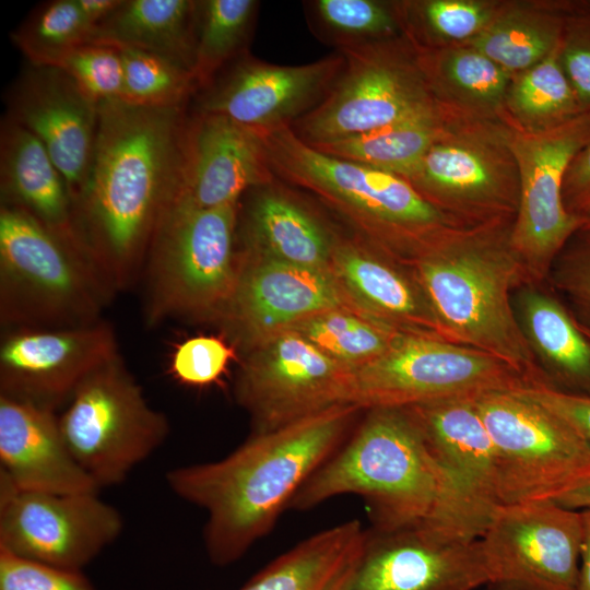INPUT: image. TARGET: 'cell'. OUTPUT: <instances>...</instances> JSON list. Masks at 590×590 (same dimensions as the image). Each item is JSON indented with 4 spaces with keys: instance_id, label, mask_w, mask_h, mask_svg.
<instances>
[{
    "instance_id": "28",
    "label": "cell",
    "mask_w": 590,
    "mask_h": 590,
    "mask_svg": "<svg viewBox=\"0 0 590 590\" xmlns=\"http://www.w3.org/2000/svg\"><path fill=\"white\" fill-rule=\"evenodd\" d=\"M415 51L428 88L442 109L507 123L504 103L511 73L468 45Z\"/></svg>"
},
{
    "instance_id": "11",
    "label": "cell",
    "mask_w": 590,
    "mask_h": 590,
    "mask_svg": "<svg viewBox=\"0 0 590 590\" xmlns=\"http://www.w3.org/2000/svg\"><path fill=\"white\" fill-rule=\"evenodd\" d=\"M339 52L344 64L328 94L291 125L306 143L375 130L439 106L404 35Z\"/></svg>"
},
{
    "instance_id": "14",
    "label": "cell",
    "mask_w": 590,
    "mask_h": 590,
    "mask_svg": "<svg viewBox=\"0 0 590 590\" xmlns=\"http://www.w3.org/2000/svg\"><path fill=\"white\" fill-rule=\"evenodd\" d=\"M352 370L293 330L249 347L235 394L255 432H271L350 403Z\"/></svg>"
},
{
    "instance_id": "8",
    "label": "cell",
    "mask_w": 590,
    "mask_h": 590,
    "mask_svg": "<svg viewBox=\"0 0 590 590\" xmlns=\"http://www.w3.org/2000/svg\"><path fill=\"white\" fill-rule=\"evenodd\" d=\"M504 121L449 116L405 178L437 210L461 226L515 220L519 173Z\"/></svg>"
},
{
    "instance_id": "32",
    "label": "cell",
    "mask_w": 590,
    "mask_h": 590,
    "mask_svg": "<svg viewBox=\"0 0 590 590\" xmlns=\"http://www.w3.org/2000/svg\"><path fill=\"white\" fill-rule=\"evenodd\" d=\"M575 0H503L489 25L464 44L509 73L524 71L557 47Z\"/></svg>"
},
{
    "instance_id": "50",
    "label": "cell",
    "mask_w": 590,
    "mask_h": 590,
    "mask_svg": "<svg viewBox=\"0 0 590 590\" xmlns=\"http://www.w3.org/2000/svg\"><path fill=\"white\" fill-rule=\"evenodd\" d=\"M554 503L576 510L590 507V477L555 499Z\"/></svg>"
},
{
    "instance_id": "42",
    "label": "cell",
    "mask_w": 590,
    "mask_h": 590,
    "mask_svg": "<svg viewBox=\"0 0 590 590\" xmlns=\"http://www.w3.org/2000/svg\"><path fill=\"white\" fill-rule=\"evenodd\" d=\"M560 66L582 113H590V0H575L558 45Z\"/></svg>"
},
{
    "instance_id": "2",
    "label": "cell",
    "mask_w": 590,
    "mask_h": 590,
    "mask_svg": "<svg viewBox=\"0 0 590 590\" xmlns=\"http://www.w3.org/2000/svg\"><path fill=\"white\" fill-rule=\"evenodd\" d=\"M358 410L337 405L252 434L221 460L166 473L177 497L206 512L203 543L213 565L234 564L273 529L303 484L346 439Z\"/></svg>"
},
{
    "instance_id": "22",
    "label": "cell",
    "mask_w": 590,
    "mask_h": 590,
    "mask_svg": "<svg viewBox=\"0 0 590 590\" xmlns=\"http://www.w3.org/2000/svg\"><path fill=\"white\" fill-rule=\"evenodd\" d=\"M182 149L177 198L197 208L238 203L249 190L274 181L260 132L225 116L188 114Z\"/></svg>"
},
{
    "instance_id": "44",
    "label": "cell",
    "mask_w": 590,
    "mask_h": 590,
    "mask_svg": "<svg viewBox=\"0 0 590 590\" xmlns=\"http://www.w3.org/2000/svg\"><path fill=\"white\" fill-rule=\"evenodd\" d=\"M0 590H96L83 571L57 568L0 548Z\"/></svg>"
},
{
    "instance_id": "46",
    "label": "cell",
    "mask_w": 590,
    "mask_h": 590,
    "mask_svg": "<svg viewBox=\"0 0 590 590\" xmlns=\"http://www.w3.org/2000/svg\"><path fill=\"white\" fill-rule=\"evenodd\" d=\"M510 391L553 413L590 447V394L566 391L544 380Z\"/></svg>"
},
{
    "instance_id": "18",
    "label": "cell",
    "mask_w": 590,
    "mask_h": 590,
    "mask_svg": "<svg viewBox=\"0 0 590 590\" xmlns=\"http://www.w3.org/2000/svg\"><path fill=\"white\" fill-rule=\"evenodd\" d=\"M119 356L109 323L7 329L0 345V396L57 412L95 369Z\"/></svg>"
},
{
    "instance_id": "35",
    "label": "cell",
    "mask_w": 590,
    "mask_h": 590,
    "mask_svg": "<svg viewBox=\"0 0 590 590\" xmlns=\"http://www.w3.org/2000/svg\"><path fill=\"white\" fill-rule=\"evenodd\" d=\"M255 0H201L192 75L197 93L246 55L258 15Z\"/></svg>"
},
{
    "instance_id": "39",
    "label": "cell",
    "mask_w": 590,
    "mask_h": 590,
    "mask_svg": "<svg viewBox=\"0 0 590 590\" xmlns=\"http://www.w3.org/2000/svg\"><path fill=\"white\" fill-rule=\"evenodd\" d=\"M94 31L78 0H51L37 5L11 39L28 63L57 67L70 51L88 43Z\"/></svg>"
},
{
    "instance_id": "37",
    "label": "cell",
    "mask_w": 590,
    "mask_h": 590,
    "mask_svg": "<svg viewBox=\"0 0 590 590\" xmlns=\"http://www.w3.org/2000/svg\"><path fill=\"white\" fill-rule=\"evenodd\" d=\"M311 32L339 50L403 36L397 0L304 2Z\"/></svg>"
},
{
    "instance_id": "24",
    "label": "cell",
    "mask_w": 590,
    "mask_h": 590,
    "mask_svg": "<svg viewBox=\"0 0 590 590\" xmlns=\"http://www.w3.org/2000/svg\"><path fill=\"white\" fill-rule=\"evenodd\" d=\"M394 261L384 251L337 239L331 270L365 316L399 332L446 340L412 273Z\"/></svg>"
},
{
    "instance_id": "27",
    "label": "cell",
    "mask_w": 590,
    "mask_h": 590,
    "mask_svg": "<svg viewBox=\"0 0 590 590\" xmlns=\"http://www.w3.org/2000/svg\"><path fill=\"white\" fill-rule=\"evenodd\" d=\"M273 182L253 188L255 193L246 205L245 250L299 267L331 269L337 238L309 210L276 189Z\"/></svg>"
},
{
    "instance_id": "33",
    "label": "cell",
    "mask_w": 590,
    "mask_h": 590,
    "mask_svg": "<svg viewBox=\"0 0 590 590\" xmlns=\"http://www.w3.org/2000/svg\"><path fill=\"white\" fill-rule=\"evenodd\" d=\"M448 116L449 113L438 106L375 130L310 145L334 157L405 179L437 138Z\"/></svg>"
},
{
    "instance_id": "21",
    "label": "cell",
    "mask_w": 590,
    "mask_h": 590,
    "mask_svg": "<svg viewBox=\"0 0 590 590\" xmlns=\"http://www.w3.org/2000/svg\"><path fill=\"white\" fill-rule=\"evenodd\" d=\"M7 106L5 116L46 149L75 204L92 164L99 106L61 69L31 63L9 90Z\"/></svg>"
},
{
    "instance_id": "34",
    "label": "cell",
    "mask_w": 590,
    "mask_h": 590,
    "mask_svg": "<svg viewBox=\"0 0 590 590\" xmlns=\"http://www.w3.org/2000/svg\"><path fill=\"white\" fill-rule=\"evenodd\" d=\"M504 109L509 127L526 132L548 130L582 114L560 66L558 47L539 63L511 75Z\"/></svg>"
},
{
    "instance_id": "12",
    "label": "cell",
    "mask_w": 590,
    "mask_h": 590,
    "mask_svg": "<svg viewBox=\"0 0 590 590\" xmlns=\"http://www.w3.org/2000/svg\"><path fill=\"white\" fill-rule=\"evenodd\" d=\"M474 403L495 445L502 506L554 502L590 477V447L553 413L506 390Z\"/></svg>"
},
{
    "instance_id": "30",
    "label": "cell",
    "mask_w": 590,
    "mask_h": 590,
    "mask_svg": "<svg viewBox=\"0 0 590 590\" xmlns=\"http://www.w3.org/2000/svg\"><path fill=\"white\" fill-rule=\"evenodd\" d=\"M535 285L518 288L514 307L520 328L553 386L590 394V340L576 318Z\"/></svg>"
},
{
    "instance_id": "10",
    "label": "cell",
    "mask_w": 590,
    "mask_h": 590,
    "mask_svg": "<svg viewBox=\"0 0 590 590\" xmlns=\"http://www.w3.org/2000/svg\"><path fill=\"white\" fill-rule=\"evenodd\" d=\"M529 378L480 350L415 333L399 332L377 358L353 368L350 403L397 408L516 390Z\"/></svg>"
},
{
    "instance_id": "49",
    "label": "cell",
    "mask_w": 590,
    "mask_h": 590,
    "mask_svg": "<svg viewBox=\"0 0 590 590\" xmlns=\"http://www.w3.org/2000/svg\"><path fill=\"white\" fill-rule=\"evenodd\" d=\"M82 11L95 28L121 3V0H78Z\"/></svg>"
},
{
    "instance_id": "5",
    "label": "cell",
    "mask_w": 590,
    "mask_h": 590,
    "mask_svg": "<svg viewBox=\"0 0 590 590\" xmlns=\"http://www.w3.org/2000/svg\"><path fill=\"white\" fill-rule=\"evenodd\" d=\"M258 131L274 176L334 206L399 262L445 228L461 226L399 175L322 153L299 139L291 126Z\"/></svg>"
},
{
    "instance_id": "13",
    "label": "cell",
    "mask_w": 590,
    "mask_h": 590,
    "mask_svg": "<svg viewBox=\"0 0 590 590\" xmlns=\"http://www.w3.org/2000/svg\"><path fill=\"white\" fill-rule=\"evenodd\" d=\"M589 142L590 113L544 131L510 129L520 184L510 245L529 284L550 276L557 257L583 224L566 211L563 184L570 162Z\"/></svg>"
},
{
    "instance_id": "40",
    "label": "cell",
    "mask_w": 590,
    "mask_h": 590,
    "mask_svg": "<svg viewBox=\"0 0 590 590\" xmlns=\"http://www.w3.org/2000/svg\"><path fill=\"white\" fill-rule=\"evenodd\" d=\"M118 48L123 68L120 101L149 108L187 107L197 93L192 73L146 51Z\"/></svg>"
},
{
    "instance_id": "45",
    "label": "cell",
    "mask_w": 590,
    "mask_h": 590,
    "mask_svg": "<svg viewBox=\"0 0 590 590\" xmlns=\"http://www.w3.org/2000/svg\"><path fill=\"white\" fill-rule=\"evenodd\" d=\"M552 270L556 286L575 307L576 320L590 329V235L578 232L559 253Z\"/></svg>"
},
{
    "instance_id": "3",
    "label": "cell",
    "mask_w": 590,
    "mask_h": 590,
    "mask_svg": "<svg viewBox=\"0 0 590 590\" xmlns=\"http://www.w3.org/2000/svg\"><path fill=\"white\" fill-rule=\"evenodd\" d=\"M361 496L375 531L433 526L475 538L493 512L434 453L406 409L375 408L309 476L290 508Z\"/></svg>"
},
{
    "instance_id": "1",
    "label": "cell",
    "mask_w": 590,
    "mask_h": 590,
    "mask_svg": "<svg viewBox=\"0 0 590 590\" xmlns=\"http://www.w3.org/2000/svg\"><path fill=\"white\" fill-rule=\"evenodd\" d=\"M187 107L120 99L98 107L88 176L74 204L79 238L117 293L143 273L156 229L179 194Z\"/></svg>"
},
{
    "instance_id": "48",
    "label": "cell",
    "mask_w": 590,
    "mask_h": 590,
    "mask_svg": "<svg viewBox=\"0 0 590 590\" xmlns=\"http://www.w3.org/2000/svg\"><path fill=\"white\" fill-rule=\"evenodd\" d=\"M581 560L577 590H590V507L580 509Z\"/></svg>"
},
{
    "instance_id": "9",
    "label": "cell",
    "mask_w": 590,
    "mask_h": 590,
    "mask_svg": "<svg viewBox=\"0 0 590 590\" xmlns=\"http://www.w3.org/2000/svg\"><path fill=\"white\" fill-rule=\"evenodd\" d=\"M62 438L98 489L125 482L167 439V417L146 401L120 356L91 373L58 415Z\"/></svg>"
},
{
    "instance_id": "51",
    "label": "cell",
    "mask_w": 590,
    "mask_h": 590,
    "mask_svg": "<svg viewBox=\"0 0 590 590\" xmlns=\"http://www.w3.org/2000/svg\"><path fill=\"white\" fill-rule=\"evenodd\" d=\"M579 233L590 235V215L585 220L581 228L579 229Z\"/></svg>"
},
{
    "instance_id": "16",
    "label": "cell",
    "mask_w": 590,
    "mask_h": 590,
    "mask_svg": "<svg viewBox=\"0 0 590 590\" xmlns=\"http://www.w3.org/2000/svg\"><path fill=\"white\" fill-rule=\"evenodd\" d=\"M580 511L551 500L503 505L480 541L492 583L504 590H577Z\"/></svg>"
},
{
    "instance_id": "25",
    "label": "cell",
    "mask_w": 590,
    "mask_h": 590,
    "mask_svg": "<svg viewBox=\"0 0 590 590\" xmlns=\"http://www.w3.org/2000/svg\"><path fill=\"white\" fill-rule=\"evenodd\" d=\"M428 446L487 508L502 506L498 458L474 397L404 408Z\"/></svg>"
},
{
    "instance_id": "20",
    "label": "cell",
    "mask_w": 590,
    "mask_h": 590,
    "mask_svg": "<svg viewBox=\"0 0 590 590\" xmlns=\"http://www.w3.org/2000/svg\"><path fill=\"white\" fill-rule=\"evenodd\" d=\"M343 64L339 51L299 66L274 64L247 52L196 93L193 111L260 131L291 126L326 97Z\"/></svg>"
},
{
    "instance_id": "47",
    "label": "cell",
    "mask_w": 590,
    "mask_h": 590,
    "mask_svg": "<svg viewBox=\"0 0 590 590\" xmlns=\"http://www.w3.org/2000/svg\"><path fill=\"white\" fill-rule=\"evenodd\" d=\"M566 211L585 222L590 215V142L573 158L564 178Z\"/></svg>"
},
{
    "instance_id": "31",
    "label": "cell",
    "mask_w": 590,
    "mask_h": 590,
    "mask_svg": "<svg viewBox=\"0 0 590 590\" xmlns=\"http://www.w3.org/2000/svg\"><path fill=\"white\" fill-rule=\"evenodd\" d=\"M199 1L121 0L90 42L166 58L192 73Z\"/></svg>"
},
{
    "instance_id": "6",
    "label": "cell",
    "mask_w": 590,
    "mask_h": 590,
    "mask_svg": "<svg viewBox=\"0 0 590 590\" xmlns=\"http://www.w3.org/2000/svg\"><path fill=\"white\" fill-rule=\"evenodd\" d=\"M115 293L86 251L28 213L0 206V319L5 329L90 324Z\"/></svg>"
},
{
    "instance_id": "7",
    "label": "cell",
    "mask_w": 590,
    "mask_h": 590,
    "mask_svg": "<svg viewBox=\"0 0 590 590\" xmlns=\"http://www.w3.org/2000/svg\"><path fill=\"white\" fill-rule=\"evenodd\" d=\"M239 202L201 209L176 198L151 243L142 275L150 324L172 317H213L237 279Z\"/></svg>"
},
{
    "instance_id": "41",
    "label": "cell",
    "mask_w": 590,
    "mask_h": 590,
    "mask_svg": "<svg viewBox=\"0 0 590 590\" xmlns=\"http://www.w3.org/2000/svg\"><path fill=\"white\" fill-rule=\"evenodd\" d=\"M56 68L67 73L98 106L121 98L123 68L115 46L85 43L70 51Z\"/></svg>"
},
{
    "instance_id": "29",
    "label": "cell",
    "mask_w": 590,
    "mask_h": 590,
    "mask_svg": "<svg viewBox=\"0 0 590 590\" xmlns=\"http://www.w3.org/2000/svg\"><path fill=\"white\" fill-rule=\"evenodd\" d=\"M365 539L356 519L319 531L271 560L240 590H346Z\"/></svg>"
},
{
    "instance_id": "17",
    "label": "cell",
    "mask_w": 590,
    "mask_h": 590,
    "mask_svg": "<svg viewBox=\"0 0 590 590\" xmlns=\"http://www.w3.org/2000/svg\"><path fill=\"white\" fill-rule=\"evenodd\" d=\"M491 583L480 538L422 524L366 530L346 590H476Z\"/></svg>"
},
{
    "instance_id": "19",
    "label": "cell",
    "mask_w": 590,
    "mask_h": 590,
    "mask_svg": "<svg viewBox=\"0 0 590 590\" xmlns=\"http://www.w3.org/2000/svg\"><path fill=\"white\" fill-rule=\"evenodd\" d=\"M237 266L234 291L217 317L249 347L324 311L362 312L331 269L290 264L249 250L237 252Z\"/></svg>"
},
{
    "instance_id": "38",
    "label": "cell",
    "mask_w": 590,
    "mask_h": 590,
    "mask_svg": "<svg viewBox=\"0 0 590 590\" xmlns=\"http://www.w3.org/2000/svg\"><path fill=\"white\" fill-rule=\"evenodd\" d=\"M290 330L302 334L324 354L350 368L380 356L399 333L353 309L324 311Z\"/></svg>"
},
{
    "instance_id": "15",
    "label": "cell",
    "mask_w": 590,
    "mask_h": 590,
    "mask_svg": "<svg viewBox=\"0 0 590 590\" xmlns=\"http://www.w3.org/2000/svg\"><path fill=\"white\" fill-rule=\"evenodd\" d=\"M122 529L120 512L97 493L22 491L0 475V548L17 557L83 571Z\"/></svg>"
},
{
    "instance_id": "52",
    "label": "cell",
    "mask_w": 590,
    "mask_h": 590,
    "mask_svg": "<svg viewBox=\"0 0 590 590\" xmlns=\"http://www.w3.org/2000/svg\"><path fill=\"white\" fill-rule=\"evenodd\" d=\"M577 322H578V321H577ZM578 324H579L581 331L583 332V334L590 340V329L587 328V327H585V326H582V324H580L579 322H578Z\"/></svg>"
},
{
    "instance_id": "36",
    "label": "cell",
    "mask_w": 590,
    "mask_h": 590,
    "mask_svg": "<svg viewBox=\"0 0 590 590\" xmlns=\"http://www.w3.org/2000/svg\"><path fill=\"white\" fill-rule=\"evenodd\" d=\"M503 0H397L403 35L413 47L464 45L480 35Z\"/></svg>"
},
{
    "instance_id": "43",
    "label": "cell",
    "mask_w": 590,
    "mask_h": 590,
    "mask_svg": "<svg viewBox=\"0 0 590 590\" xmlns=\"http://www.w3.org/2000/svg\"><path fill=\"white\" fill-rule=\"evenodd\" d=\"M234 349L214 335H197L178 343L169 371L181 384L206 386L215 382L234 358Z\"/></svg>"
},
{
    "instance_id": "26",
    "label": "cell",
    "mask_w": 590,
    "mask_h": 590,
    "mask_svg": "<svg viewBox=\"0 0 590 590\" xmlns=\"http://www.w3.org/2000/svg\"><path fill=\"white\" fill-rule=\"evenodd\" d=\"M0 192L1 204L28 213L84 249L63 175L43 144L5 115L0 128Z\"/></svg>"
},
{
    "instance_id": "23",
    "label": "cell",
    "mask_w": 590,
    "mask_h": 590,
    "mask_svg": "<svg viewBox=\"0 0 590 590\" xmlns=\"http://www.w3.org/2000/svg\"><path fill=\"white\" fill-rule=\"evenodd\" d=\"M0 475L22 491H99L69 451L57 412L5 396H0Z\"/></svg>"
},
{
    "instance_id": "4",
    "label": "cell",
    "mask_w": 590,
    "mask_h": 590,
    "mask_svg": "<svg viewBox=\"0 0 590 590\" xmlns=\"http://www.w3.org/2000/svg\"><path fill=\"white\" fill-rule=\"evenodd\" d=\"M512 224L445 228L402 264L411 268L447 341L485 352L530 380L550 382L514 307L511 294L529 282L510 245Z\"/></svg>"
}]
</instances>
